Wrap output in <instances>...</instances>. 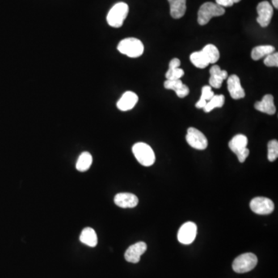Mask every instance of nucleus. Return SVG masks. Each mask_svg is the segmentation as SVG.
<instances>
[{
	"label": "nucleus",
	"mask_w": 278,
	"mask_h": 278,
	"mask_svg": "<svg viewBox=\"0 0 278 278\" xmlns=\"http://www.w3.org/2000/svg\"><path fill=\"white\" fill-rule=\"evenodd\" d=\"M132 152L138 162L143 166H153L156 162L154 151L146 143H136L132 147Z\"/></svg>",
	"instance_id": "obj_1"
},
{
	"label": "nucleus",
	"mask_w": 278,
	"mask_h": 278,
	"mask_svg": "<svg viewBox=\"0 0 278 278\" xmlns=\"http://www.w3.org/2000/svg\"><path fill=\"white\" fill-rule=\"evenodd\" d=\"M118 50L120 53L126 56L136 58L144 53V45L141 40L137 38H126L122 40L118 45Z\"/></svg>",
	"instance_id": "obj_2"
},
{
	"label": "nucleus",
	"mask_w": 278,
	"mask_h": 278,
	"mask_svg": "<svg viewBox=\"0 0 278 278\" xmlns=\"http://www.w3.org/2000/svg\"><path fill=\"white\" fill-rule=\"evenodd\" d=\"M225 14L224 8L213 2H205L198 12V23L201 26L207 24L212 17H220Z\"/></svg>",
	"instance_id": "obj_3"
},
{
	"label": "nucleus",
	"mask_w": 278,
	"mask_h": 278,
	"mask_svg": "<svg viewBox=\"0 0 278 278\" xmlns=\"http://www.w3.org/2000/svg\"><path fill=\"white\" fill-rule=\"evenodd\" d=\"M128 5L125 2L115 4L107 16V23L111 27L119 28L122 26L128 14Z\"/></svg>",
	"instance_id": "obj_4"
},
{
	"label": "nucleus",
	"mask_w": 278,
	"mask_h": 278,
	"mask_svg": "<svg viewBox=\"0 0 278 278\" xmlns=\"http://www.w3.org/2000/svg\"><path fill=\"white\" fill-rule=\"evenodd\" d=\"M247 144L248 139L243 135H237L229 142V149L233 153H235L241 163L246 161L250 153V151L246 148Z\"/></svg>",
	"instance_id": "obj_5"
},
{
	"label": "nucleus",
	"mask_w": 278,
	"mask_h": 278,
	"mask_svg": "<svg viewBox=\"0 0 278 278\" xmlns=\"http://www.w3.org/2000/svg\"><path fill=\"white\" fill-rule=\"evenodd\" d=\"M258 258L252 253H246L239 256L233 263V271L238 274L249 272L258 264Z\"/></svg>",
	"instance_id": "obj_6"
},
{
	"label": "nucleus",
	"mask_w": 278,
	"mask_h": 278,
	"mask_svg": "<svg viewBox=\"0 0 278 278\" xmlns=\"http://www.w3.org/2000/svg\"><path fill=\"white\" fill-rule=\"evenodd\" d=\"M186 141L190 146L198 150H204L208 146V140L203 132L195 128L187 130Z\"/></svg>",
	"instance_id": "obj_7"
},
{
	"label": "nucleus",
	"mask_w": 278,
	"mask_h": 278,
	"mask_svg": "<svg viewBox=\"0 0 278 278\" xmlns=\"http://www.w3.org/2000/svg\"><path fill=\"white\" fill-rule=\"evenodd\" d=\"M250 208L258 215H268L275 209V204L271 199L266 197H256L250 203Z\"/></svg>",
	"instance_id": "obj_8"
},
{
	"label": "nucleus",
	"mask_w": 278,
	"mask_h": 278,
	"mask_svg": "<svg viewBox=\"0 0 278 278\" xmlns=\"http://www.w3.org/2000/svg\"><path fill=\"white\" fill-rule=\"evenodd\" d=\"M196 234H197V226L192 222H186L179 229L178 240L182 244H190L195 241Z\"/></svg>",
	"instance_id": "obj_9"
},
{
	"label": "nucleus",
	"mask_w": 278,
	"mask_h": 278,
	"mask_svg": "<svg viewBox=\"0 0 278 278\" xmlns=\"http://www.w3.org/2000/svg\"><path fill=\"white\" fill-rule=\"evenodd\" d=\"M257 10L258 14L257 19L258 23L261 25V27H267L271 23L274 14L272 6L267 1H263L258 4Z\"/></svg>",
	"instance_id": "obj_10"
},
{
	"label": "nucleus",
	"mask_w": 278,
	"mask_h": 278,
	"mask_svg": "<svg viewBox=\"0 0 278 278\" xmlns=\"http://www.w3.org/2000/svg\"><path fill=\"white\" fill-rule=\"evenodd\" d=\"M147 250L145 243L139 242L130 246L124 254V258L129 263H137L140 261L141 256L145 254Z\"/></svg>",
	"instance_id": "obj_11"
},
{
	"label": "nucleus",
	"mask_w": 278,
	"mask_h": 278,
	"mask_svg": "<svg viewBox=\"0 0 278 278\" xmlns=\"http://www.w3.org/2000/svg\"><path fill=\"white\" fill-rule=\"evenodd\" d=\"M227 87L232 98L241 99L245 97V91L241 86V80L238 76L233 74L227 80Z\"/></svg>",
	"instance_id": "obj_12"
},
{
	"label": "nucleus",
	"mask_w": 278,
	"mask_h": 278,
	"mask_svg": "<svg viewBox=\"0 0 278 278\" xmlns=\"http://www.w3.org/2000/svg\"><path fill=\"white\" fill-rule=\"evenodd\" d=\"M210 73V78H209V85L211 87L219 89L222 87L223 82L224 80L226 79L228 77L227 72L223 70L220 67L217 65H213L209 70Z\"/></svg>",
	"instance_id": "obj_13"
},
{
	"label": "nucleus",
	"mask_w": 278,
	"mask_h": 278,
	"mask_svg": "<svg viewBox=\"0 0 278 278\" xmlns=\"http://www.w3.org/2000/svg\"><path fill=\"white\" fill-rule=\"evenodd\" d=\"M139 102V97L132 91H126L117 103V107L120 111H127L132 110Z\"/></svg>",
	"instance_id": "obj_14"
},
{
	"label": "nucleus",
	"mask_w": 278,
	"mask_h": 278,
	"mask_svg": "<svg viewBox=\"0 0 278 278\" xmlns=\"http://www.w3.org/2000/svg\"><path fill=\"white\" fill-rule=\"evenodd\" d=\"M114 201L115 204L121 208H134L138 205L139 199L134 194L123 192L117 194Z\"/></svg>",
	"instance_id": "obj_15"
},
{
	"label": "nucleus",
	"mask_w": 278,
	"mask_h": 278,
	"mask_svg": "<svg viewBox=\"0 0 278 278\" xmlns=\"http://www.w3.org/2000/svg\"><path fill=\"white\" fill-rule=\"evenodd\" d=\"M254 107L258 111L267 115H275L276 112L274 97L271 94H266L261 102H256Z\"/></svg>",
	"instance_id": "obj_16"
},
{
	"label": "nucleus",
	"mask_w": 278,
	"mask_h": 278,
	"mask_svg": "<svg viewBox=\"0 0 278 278\" xmlns=\"http://www.w3.org/2000/svg\"><path fill=\"white\" fill-rule=\"evenodd\" d=\"M164 87L169 90H173L176 93L177 96L180 98H185L190 94V89L181 80H166Z\"/></svg>",
	"instance_id": "obj_17"
},
{
	"label": "nucleus",
	"mask_w": 278,
	"mask_h": 278,
	"mask_svg": "<svg viewBox=\"0 0 278 278\" xmlns=\"http://www.w3.org/2000/svg\"><path fill=\"white\" fill-rule=\"evenodd\" d=\"M180 60L174 58L169 62V68L166 72V77L167 80H180L184 76V70L181 69Z\"/></svg>",
	"instance_id": "obj_18"
},
{
	"label": "nucleus",
	"mask_w": 278,
	"mask_h": 278,
	"mask_svg": "<svg viewBox=\"0 0 278 278\" xmlns=\"http://www.w3.org/2000/svg\"><path fill=\"white\" fill-rule=\"evenodd\" d=\"M170 5V14L174 19H180L186 14V0H168Z\"/></svg>",
	"instance_id": "obj_19"
},
{
	"label": "nucleus",
	"mask_w": 278,
	"mask_h": 278,
	"mask_svg": "<svg viewBox=\"0 0 278 278\" xmlns=\"http://www.w3.org/2000/svg\"><path fill=\"white\" fill-rule=\"evenodd\" d=\"M80 241L81 243H83L84 244L90 247L96 246L98 244V236L96 232L94 231L92 228H85L81 232Z\"/></svg>",
	"instance_id": "obj_20"
},
{
	"label": "nucleus",
	"mask_w": 278,
	"mask_h": 278,
	"mask_svg": "<svg viewBox=\"0 0 278 278\" xmlns=\"http://www.w3.org/2000/svg\"><path fill=\"white\" fill-rule=\"evenodd\" d=\"M275 48L271 45L258 46L254 47L251 52V57L254 60H261L267 55L275 53Z\"/></svg>",
	"instance_id": "obj_21"
},
{
	"label": "nucleus",
	"mask_w": 278,
	"mask_h": 278,
	"mask_svg": "<svg viewBox=\"0 0 278 278\" xmlns=\"http://www.w3.org/2000/svg\"><path fill=\"white\" fill-rule=\"evenodd\" d=\"M190 60L194 66L200 69H204L209 64L208 59L202 51L194 52L190 55Z\"/></svg>",
	"instance_id": "obj_22"
},
{
	"label": "nucleus",
	"mask_w": 278,
	"mask_h": 278,
	"mask_svg": "<svg viewBox=\"0 0 278 278\" xmlns=\"http://www.w3.org/2000/svg\"><path fill=\"white\" fill-rule=\"evenodd\" d=\"M93 158L89 153H83L79 156L76 164V168L79 172H86L92 164Z\"/></svg>",
	"instance_id": "obj_23"
},
{
	"label": "nucleus",
	"mask_w": 278,
	"mask_h": 278,
	"mask_svg": "<svg viewBox=\"0 0 278 278\" xmlns=\"http://www.w3.org/2000/svg\"><path fill=\"white\" fill-rule=\"evenodd\" d=\"M203 53L206 55L207 58L208 59L209 64H215L220 59V52L217 47L213 44H207L204 47L203 50Z\"/></svg>",
	"instance_id": "obj_24"
},
{
	"label": "nucleus",
	"mask_w": 278,
	"mask_h": 278,
	"mask_svg": "<svg viewBox=\"0 0 278 278\" xmlns=\"http://www.w3.org/2000/svg\"><path fill=\"white\" fill-rule=\"evenodd\" d=\"M224 102H225V97L223 94L214 95L207 102L203 110L205 112H210L216 107H222L224 106Z\"/></svg>",
	"instance_id": "obj_25"
},
{
	"label": "nucleus",
	"mask_w": 278,
	"mask_h": 278,
	"mask_svg": "<svg viewBox=\"0 0 278 278\" xmlns=\"http://www.w3.org/2000/svg\"><path fill=\"white\" fill-rule=\"evenodd\" d=\"M278 157V142L271 140L267 144V158L270 162H275Z\"/></svg>",
	"instance_id": "obj_26"
},
{
	"label": "nucleus",
	"mask_w": 278,
	"mask_h": 278,
	"mask_svg": "<svg viewBox=\"0 0 278 278\" xmlns=\"http://www.w3.org/2000/svg\"><path fill=\"white\" fill-rule=\"evenodd\" d=\"M263 62L267 67H278V53L276 52L267 55L265 56Z\"/></svg>",
	"instance_id": "obj_27"
},
{
	"label": "nucleus",
	"mask_w": 278,
	"mask_h": 278,
	"mask_svg": "<svg viewBox=\"0 0 278 278\" xmlns=\"http://www.w3.org/2000/svg\"><path fill=\"white\" fill-rule=\"evenodd\" d=\"M214 95V92L212 91V87L207 85V86H204L202 88V95L200 97V100L208 102Z\"/></svg>",
	"instance_id": "obj_28"
},
{
	"label": "nucleus",
	"mask_w": 278,
	"mask_h": 278,
	"mask_svg": "<svg viewBox=\"0 0 278 278\" xmlns=\"http://www.w3.org/2000/svg\"><path fill=\"white\" fill-rule=\"evenodd\" d=\"M216 4L221 7H230L233 6V2L232 0H216Z\"/></svg>",
	"instance_id": "obj_29"
},
{
	"label": "nucleus",
	"mask_w": 278,
	"mask_h": 278,
	"mask_svg": "<svg viewBox=\"0 0 278 278\" xmlns=\"http://www.w3.org/2000/svg\"><path fill=\"white\" fill-rule=\"evenodd\" d=\"M278 0H272L273 6H275L276 9L278 8Z\"/></svg>",
	"instance_id": "obj_30"
},
{
	"label": "nucleus",
	"mask_w": 278,
	"mask_h": 278,
	"mask_svg": "<svg viewBox=\"0 0 278 278\" xmlns=\"http://www.w3.org/2000/svg\"><path fill=\"white\" fill-rule=\"evenodd\" d=\"M233 1V3H237V2H241V0H232Z\"/></svg>",
	"instance_id": "obj_31"
}]
</instances>
